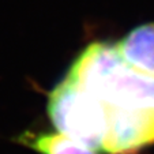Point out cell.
I'll use <instances>...</instances> for the list:
<instances>
[{"label": "cell", "mask_w": 154, "mask_h": 154, "mask_svg": "<svg viewBox=\"0 0 154 154\" xmlns=\"http://www.w3.org/2000/svg\"><path fill=\"white\" fill-rule=\"evenodd\" d=\"M48 116L57 132L101 150L106 131V108L68 78L49 93Z\"/></svg>", "instance_id": "obj_1"}, {"label": "cell", "mask_w": 154, "mask_h": 154, "mask_svg": "<svg viewBox=\"0 0 154 154\" xmlns=\"http://www.w3.org/2000/svg\"><path fill=\"white\" fill-rule=\"evenodd\" d=\"M106 131L101 150L135 154L154 143V109L106 106Z\"/></svg>", "instance_id": "obj_2"}, {"label": "cell", "mask_w": 154, "mask_h": 154, "mask_svg": "<svg viewBox=\"0 0 154 154\" xmlns=\"http://www.w3.org/2000/svg\"><path fill=\"white\" fill-rule=\"evenodd\" d=\"M116 49L130 68L154 78V22L134 27L116 44Z\"/></svg>", "instance_id": "obj_3"}, {"label": "cell", "mask_w": 154, "mask_h": 154, "mask_svg": "<svg viewBox=\"0 0 154 154\" xmlns=\"http://www.w3.org/2000/svg\"><path fill=\"white\" fill-rule=\"evenodd\" d=\"M18 143L40 154H97V150L60 132L25 131L17 137Z\"/></svg>", "instance_id": "obj_4"}]
</instances>
